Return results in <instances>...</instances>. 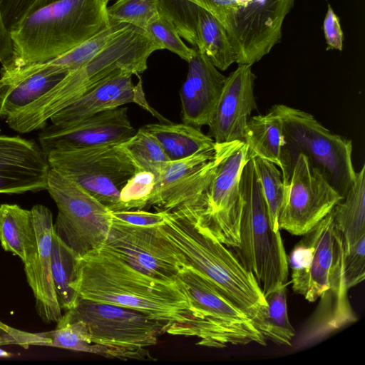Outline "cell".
Segmentation results:
<instances>
[{"instance_id": "obj_21", "label": "cell", "mask_w": 365, "mask_h": 365, "mask_svg": "<svg viewBox=\"0 0 365 365\" xmlns=\"http://www.w3.org/2000/svg\"><path fill=\"white\" fill-rule=\"evenodd\" d=\"M133 73L120 71L110 76L50 118L51 123L62 125L78 121L94 114L134 103L150 113L160 123H169L150 106L141 80L134 85Z\"/></svg>"}, {"instance_id": "obj_4", "label": "cell", "mask_w": 365, "mask_h": 365, "mask_svg": "<svg viewBox=\"0 0 365 365\" xmlns=\"http://www.w3.org/2000/svg\"><path fill=\"white\" fill-rule=\"evenodd\" d=\"M158 50L160 46L143 30L130 26L36 101L8 116L6 123L21 133L43 129L52 115L113 74L123 70L133 75L143 73L148 58Z\"/></svg>"}, {"instance_id": "obj_16", "label": "cell", "mask_w": 365, "mask_h": 365, "mask_svg": "<svg viewBox=\"0 0 365 365\" xmlns=\"http://www.w3.org/2000/svg\"><path fill=\"white\" fill-rule=\"evenodd\" d=\"M178 278L185 285L193 305L228 338L231 345L267 344L251 319L199 271L188 265Z\"/></svg>"}, {"instance_id": "obj_10", "label": "cell", "mask_w": 365, "mask_h": 365, "mask_svg": "<svg viewBox=\"0 0 365 365\" xmlns=\"http://www.w3.org/2000/svg\"><path fill=\"white\" fill-rule=\"evenodd\" d=\"M47 190L58 208L53 224L57 237L77 257L99 250L110 228L111 211L75 182L51 168Z\"/></svg>"}, {"instance_id": "obj_3", "label": "cell", "mask_w": 365, "mask_h": 365, "mask_svg": "<svg viewBox=\"0 0 365 365\" xmlns=\"http://www.w3.org/2000/svg\"><path fill=\"white\" fill-rule=\"evenodd\" d=\"M160 232L199 271L232 299L259 331L266 308L264 294L253 274L218 240L200 214L185 206L165 211Z\"/></svg>"}, {"instance_id": "obj_2", "label": "cell", "mask_w": 365, "mask_h": 365, "mask_svg": "<svg viewBox=\"0 0 365 365\" xmlns=\"http://www.w3.org/2000/svg\"><path fill=\"white\" fill-rule=\"evenodd\" d=\"M303 236L287 259L294 292L309 302L321 299L311 323L328 332L353 323L356 317L344 279L343 237L332 211Z\"/></svg>"}, {"instance_id": "obj_43", "label": "cell", "mask_w": 365, "mask_h": 365, "mask_svg": "<svg viewBox=\"0 0 365 365\" xmlns=\"http://www.w3.org/2000/svg\"><path fill=\"white\" fill-rule=\"evenodd\" d=\"M13 354L0 348V358H7L11 356Z\"/></svg>"}, {"instance_id": "obj_37", "label": "cell", "mask_w": 365, "mask_h": 365, "mask_svg": "<svg viewBox=\"0 0 365 365\" xmlns=\"http://www.w3.org/2000/svg\"><path fill=\"white\" fill-rule=\"evenodd\" d=\"M155 182V177L152 173L135 171L120 192L118 210L148 208Z\"/></svg>"}, {"instance_id": "obj_5", "label": "cell", "mask_w": 365, "mask_h": 365, "mask_svg": "<svg viewBox=\"0 0 365 365\" xmlns=\"http://www.w3.org/2000/svg\"><path fill=\"white\" fill-rule=\"evenodd\" d=\"M110 0H54L26 16L10 32L11 54L3 68L53 59L110 24Z\"/></svg>"}, {"instance_id": "obj_17", "label": "cell", "mask_w": 365, "mask_h": 365, "mask_svg": "<svg viewBox=\"0 0 365 365\" xmlns=\"http://www.w3.org/2000/svg\"><path fill=\"white\" fill-rule=\"evenodd\" d=\"M128 115L127 107L105 110L73 123L51 125L39 133L43 152L118 145L136 132Z\"/></svg>"}, {"instance_id": "obj_42", "label": "cell", "mask_w": 365, "mask_h": 365, "mask_svg": "<svg viewBox=\"0 0 365 365\" xmlns=\"http://www.w3.org/2000/svg\"><path fill=\"white\" fill-rule=\"evenodd\" d=\"M11 54L10 34L4 27L0 14V62L3 63Z\"/></svg>"}, {"instance_id": "obj_19", "label": "cell", "mask_w": 365, "mask_h": 365, "mask_svg": "<svg viewBox=\"0 0 365 365\" xmlns=\"http://www.w3.org/2000/svg\"><path fill=\"white\" fill-rule=\"evenodd\" d=\"M256 76L252 65L238 64L226 77L224 87L209 126L215 143L244 142L250 116L257 108L254 95Z\"/></svg>"}, {"instance_id": "obj_26", "label": "cell", "mask_w": 365, "mask_h": 365, "mask_svg": "<svg viewBox=\"0 0 365 365\" xmlns=\"http://www.w3.org/2000/svg\"><path fill=\"white\" fill-rule=\"evenodd\" d=\"M0 244L19 257L24 266L31 264L37 255V239L31 210L16 204L0 205Z\"/></svg>"}, {"instance_id": "obj_33", "label": "cell", "mask_w": 365, "mask_h": 365, "mask_svg": "<svg viewBox=\"0 0 365 365\" xmlns=\"http://www.w3.org/2000/svg\"><path fill=\"white\" fill-rule=\"evenodd\" d=\"M77 255L54 233L51 245V271L57 299L62 310H68L79 297L71 287Z\"/></svg>"}, {"instance_id": "obj_34", "label": "cell", "mask_w": 365, "mask_h": 365, "mask_svg": "<svg viewBox=\"0 0 365 365\" xmlns=\"http://www.w3.org/2000/svg\"><path fill=\"white\" fill-rule=\"evenodd\" d=\"M255 170L268 208L269 220L274 231L280 230L279 220L284 207L287 188L281 170L273 163L254 155Z\"/></svg>"}, {"instance_id": "obj_44", "label": "cell", "mask_w": 365, "mask_h": 365, "mask_svg": "<svg viewBox=\"0 0 365 365\" xmlns=\"http://www.w3.org/2000/svg\"><path fill=\"white\" fill-rule=\"evenodd\" d=\"M11 329L10 327H9L8 325L4 324L3 322H1L0 321V331H3V332H6L8 331L9 329Z\"/></svg>"}, {"instance_id": "obj_7", "label": "cell", "mask_w": 365, "mask_h": 365, "mask_svg": "<svg viewBox=\"0 0 365 365\" xmlns=\"http://www.w3.org/2000/svg\"><path fill=\"white\" fill-rule=\"evenodd\" d=\"M283 121L281 168L287 186L297 158L303 154L344 197L354 180L352 142L323 126L310 113L277 104Z\"/></svg>"}, {"instance_id": "obj_13", "label": "cell", "mask_w": 365, "mask_h": 365, "mask_svg": "<svg viewBox=\"0 0 365 365\" xmlns=\"http://www.w3.org/2000/svg\"><path fill=\"white\" fill-rule=\"evenodd\" d=\"M221 145V156L207 192L202 219L218 240L236 248L240 243L242 209L240 176L252 155L244 142Z\"/></svg>"}, {"instance_id": "obj_24", "label": "cell", "mask_w": 365, "mask_h": 365, "mask_svg": "<svg viewBox=\"0 0 365 365\" xmlns=\"http://www.w3.org/2000/svg\"><path fill=\"white\" fill-rule=\"evenodd\" d=\"M130 26L126 24L110 22L96 35L53 59L19 68H1L0 81H16L41 72L68 73L89 61Z\"/></svg>"}, {"instance_id": "obj_39", "label": "cell", "mask_w": 365, "mask_h": 365, "mask_svg": "<svg viewBox=\"0 0 365 365\" xmlns=\"http://www.w3.org/2000/svg\"><path fill=\"white\" fill-rule=\"evenodd\" d=\"M54 0H0V14L9 33L26 16Z\"/></svg>"}, {"instance_id": "obj_18", "label": "cell", "mask_w": 365, "mask_h": 365, "mask_svg": "<svg viewBox=\"0 0 365 365\" xmlns=\"http://www.w3.org/2000/svg\"><path fill=\"white\" fill-rule=\"evenodd\" d=\"M159 4L160 14L180 36L205 53L217 68L225 71L236 63L228 34L212 14L187 0H159Z\"/></svg>"}, {"instance_id": "obj_14", "label": "cell", "mask_w": 365, "mask_h": 365, "mask_svg": "<svg viewBox=\"0 0 365 365\" xmlns=\"http://www.w3.org/2000/svg\"><path fill=\"white\" fill-rule=\"evenodd\" d=\"M222 145L188 158L170 161L155 180L148 207L172 211L187 206L202 217L207 192L221 156Z\"/></svg>"}, {"instance_id": "obj_25", "label": "cell", "mask_w": 365, "mask_h": 365, "mask_svg": "<svg viewBox=\"0 0 365 365\" xmlns=\"http://www.w3.org/2000/svg\"><path fill=\"white\" fill-rule=\"evenodd\" d=\"M2 341L4 344H18L25 348L29 345L49 346L118 359L113 350L91 342L86 327L81 320L60 319L55 329L41 333H29L13 328L3 335Z\"/></svg>"}, {"instance_id": "obj_27", "label": "cell", "mask_w": 365, "mask_h": 365, "mask_svg": "<svg viewBox=\"0 0 365 365\" xmlns=\"http://www.w3.org/2000/svg\"><path fill=\"white\" fill-rule=\"evenodd\" d=\"M159 143L170 161L180 160L215 148L214 140L185 123H150L142 127Z\"/></svg>"}, {"instance_id": "obj_30", "label": "cell", "mask_w": 365, "mask_h": 365, "mask_svg": "<svg viewBox=\"0 0 365 365\" xmlns=\"http://www.w3.org/2000/svg\"><path fill=\"white\" fill-rule=\"evenodd\" d=\"M66 74L41 72L16 81H0V118H6L32 103L51 89Z\"/></svg>"}, {"instance_id": "obj_36", "label": "cell", "mask_w": 365, "mask_h": 365, "mask_svg": "<svg viewBox=\"0 0 365 365\" xmlns=\"http://www.w3.org/2000/svg\"><path fill=\"white\" fill-rule=\"evenodd\" d=\"M162 49H168L187 62L195 48L188 47L182 40L173 23L163 14L155 17L143 30Z\"/></svg>"}, {"instance_id": "obj_15", "label": "cell", "mask_w": 365, "mask_h": 365, "mask_svg": "<svg viewBox=\"0 0 365 365\" xmlns=\"http://www.w3.org/2000/svg\"><path fill=\"white\" fill-rule=\"evenodd\" d=\"M286 188L279 228L297 236L313 229L343 198L303 154L298 155Z\"/></svg>"}, {"instance_id": "obj_20", "label": "cell", "mask_w": 365, "mask_h": 365, "mask_svg": "<svg viewBox=\"0 0 365 365\" xmlns=\"http://www.w3.org/2000/svg\"><path fill=\"white\" fill-rule=\"evenodd\" d=\"M50 169L46 154L34 140L0 135V193L47 190Z\"/></svg>"}, {"instance_id": "obj_28", "label": "cell", "mask_w": 365, "mask_h": 365, "mask_svg": "<svg viewBox=\"0 0 365 365\" xmlns=\"http://www.w3.org/2000/svg\"><path fill=\"white\" fill-rule=\"evenodd\" d=\"M283 140V121L277 105L266 114L254 115L248 120L244 143L251 155L270 161L280 168Z\"/></svg>"}, {"instance_id": "obj_22", "label": "cell", "mask_w": 365, "mask_h": 365, "mask_svg": "<svg viewBox=\"0 0 365 365\" xmlns=\"http://www.w3.org/2000/svg\"><path fill=\"white\" fill-rule=\"evenodd\" d=\"M31 210L36 234L37 255L31 264L24 266V272L35 298L38 316L45 322L57 323L63 314L51 271L52 213L42 205H36Z\"/></svg>"}, {"instance_id": "obj_23", "label": "cell", "mask_w": 365, "mask_h": 365, "mask_svg": "<svg viewBox=\"0 0 365 365\" xmlns=\"http://www.w3.org/2000/svg\"><path fill=\"white\" fill-rule=\"evenodd\" d=\"M187 63V75L180 92L181 118L183 123L200 128L211 121L226 76L197 48Z\"/></svg>"}, {"instance_id": "obj_8", "label": "cell", "mask_w": 365, "mask_h": 365, "mask_svg": "<svg viewBox=\"0 0 365 365\" xmlns=\"http://www.w3.org/2000/svg\"><path fill=\"white\" fill-rule=\"evenodd\" d=\"M222 25L237 64L253 65L280 42L282 27L295 0H187Z\"/></svg>"}, {"instance_id": "obj_40", "label": "cell", "mask_w": 365, "mask_h": 365, "mask_svg": "<svg viewBox=\"0 0 365 365\" xmlns=\"http://www.w3.org/2000/svg\"><path fill=\"white\" fill-rule=\"evenodd\" d=\"M165 211L151 212L143 210L111 211V217L135 226L158 227L165 222Z\"/></svg>"}, {"instance_id": "obj_32", "label": "cell", "mask_w": 365, "mask_h": 365, "mask_svg": "<svg viewBox=\"0 0 365 365\" xmlns=\"http://www.w3.org/2000/svg\"><path fill=\"white\" fill-rule=\"evenodd\" d=\"M119 146L132 161L135 171L150 172L155 180L170 162L157 140L142 128Z\"/></svg>"}, {"instance_id": "obj_35", "label": "cell", "mask_w": 365, "mask_h": 365, "mask_svg": "<svg viewBox=\"0 0 365 365\" xmlns=\"http://www.w3.org/2000/svg\"><path fill=\"white\" fill-rule=\"evenodd\" d=\"M159 0H117L108 7L110 22L144 30L160 14Z\"/></svg>"}, {"instance_id": "obj_11", "label": "cell", "mask_w": 365, "mask_h": 365, "mask_svg": "<svg viewBox=\"0 0 365 365\" xmlns=\"http://www.w3.org/2000/svg\"><path fill=\"white\" fill-rule=\"evenodd\" d=\"M51 169L73 180L110 211L119 209L120 192L135 168L118 145L53 151Z\"/></svg>"}, {"instance_id": "obj_31", "label": "cell", "mask_w": 365, "mask_h": 365, "mask_svg": "<svg viewBox=\"0 0 365 365\" xmlns=\"http://www.w3.org/2000/svg\"><path fill=\"white\" fill-rule=\"evenodd\" d=\"M266 308L259 332L278 345L291 346L296 334L287 312V284L264 295Z\"/></svg>"}, {"instance_id": "obj_6", "label": "cell", "mask_w": 365, "mask_h": 365, "mask_svg": "<svg viewBox=\"0 0 365 365\" xmlns=\"http://www.w3.org/2000/svg\"><path fill=\"white\" fill-rule=\"evenodd\" d=\"M242 209L238 259L250 271L264 296L287 284L289 264L280 230L271 226L268 208L255 170L254 155L241 173Z\"/></svg>"}, {"instance_id": "obj_1", "label": "cell", "mask_w": 365, "mask_h": 365, "mask_svg": "<svg viewBox=\"0 0 365 365\" xmlns=\"http://www.w3.org/2000/svg\"><path fill=\"white\" fill-rule=\"evenodd\" d=\"M70 286L79 298L138 310L164 323L169 334L197 339V345L230 344L193 305L178 278L165 281L149 277L102 250L76 257Z\"/></svg>"}, {"instance_id": "obj_38", "label": "cell", "mask_w": 365, "mask_h": 365, "mask_svg": "<svg viewBox=\"0 0 365 365\" xmlns=\"http://www.w3.org/2000/svg\"><path fill=\"white\" fill-rule=\"evenodd\" d=\"M344 279L346 289L356 286L365 279V235L348 250H344Z\"/></svg>"}, {"instance_id": "obj_12", "label": "cell", "mask_w": 365, "mask_h": 365, "mask_svg": "<svg viewBox=\"0 0 365 365\" xmlns=\"http://www.w3.org/2000/svg\"><path fill=\"white\" fill-rule=\"evenodd\" d=\"M102 250L149 277L178 279L188 262L158 227L128 225L112 219Z\"/></svg>"}, {"instance_id": "obj_29", "label": "cell", "mask_w": 365, "mask_h": 365, "mask_svg": "<svg viewBox=\"0 0 365 365\" xmlns=\"http://www.w3.org/2000/svg\"><path fill=\"white\" fill-rule=\"evenodd\" d=\"M332 214L343 237L344 250L348 251L365 235V165L356 172L354 182Z\"/></svg>"}, {"instance_id": "obj_9", "label": "cell", "mask_w": 365, "mask_h": 365, "mask_svg": "<svg viewBox=\"0 0 365 365\" xmlns=\"http://www.w3.org/2000/svg\"><path fill=\"white\" fill-rule=\"evenodd\" d=\"M61 319L82 321L91 342L113 350L121 360H153L148 348L168 330L138 310L81 298Z\"/></svg>"}, {"instance_id": "obj_41", "label": "cell", "mask_w": 365, "mask_h": 365, "mask_svg": "<svg viewBox=\"0 0 365 365\" xmlns=\"http://www.w3.org/2000/svg\"><path fill=\"white\" fill-rule=\"evenodd\" d=\"M322 27L327 43V50L341 51L344 48V32L339 18L330 4L327 6Z\"/></svg>"}]
</instances>
